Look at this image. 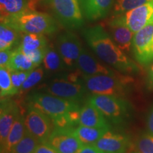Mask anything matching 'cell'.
Masks as SVG:
<instances>
[{"instance_id": "obj_1", "label": "cell", "mask_w": 153, "mask_h": 153, "mask_svg": "<svg viewBox=\"0 0 153 153\" xmlns=\"http://www.w3.org/2000/svg\"><path fill=\"white\" fill-rule=\"evenodd\" d=\"M89 48L104 63L124 74H137L140 68L122 51L101 25L85 28L82 31Z\"/></svg>"}, {"instance_id": "obj_2", "label": "cell", "mask_w": 153, "mask_h": 153, "mask_svg": "<svg viewBox=\"0 0 153 153\" xmlns=\"http://www.w3.org/2000/svg\"><path fill=\"white\" fill-rule=\"evenodd\" d=\"M1 23L8 25L22 33L50 35L58 29V26L51 15L37 11H30L9 18L2 19Z\"/></svg>"}, {"instance_id": "obj_3", "label": "cell", "mask_w": 153, "mask_h": 153, "mask_svg": "<svg viewBox=\"0 0 153 153\" xmlns=\"http://www.w3.org/2000/svg\"><path fill=\"white\" fill-rule=\"evenodd\" d=\"M84 83L92 94L111 95L123 97L131 90L133 79L128 74L118 72L115 74L89 76L84 74Z\"/></svg>"}, {"instance_id": "obj_4", "label": "cell", "mask_w": 153, "mask_h": 153, "mask_svg": "<svg viewBox=\"0 0 153 153\" xmlns=\"http://www.w3.org/2000/svg\"><path fill=\"white\" fill-rule=\"evenodd\" d=\"M114 124L120 125L131 118L133 108L123 97L111 95L92 94L88 100Z\"/></svg>"}, {"instance_id": "obj_5", "label": "cell", "mask_w": 153, "mask_h": 153, "mask_svg": "<svg viewBox=\"0 0 153 153\" xmlns=\"http://www.w3.org/2000/svg\"><path fill=\"white\" fill-rule=\"evenodd\" d=\"M27 100L28 105L41 111L52 120L60 117L71 111L80 108L79 103L45 92L30 94Z\"/></svg>"}, {"instance_id": "obj_6", "label": "cell", "mask_w": 153, "mask_h": 153, "mask_svg": "<svg viewBox=\"0 0 153 153\" xmlns=\"http://www.w3.org/2000/svg\"><path fill=\"white\" fill-rule=\"evenodd\" d=\"M50 7L59 22L70 30L83 26L84 17L79 0H48Z\"/></svg>"}, {"instance_id": "obj_7", "label": "cell", "mask_w": 153, "mask_h": 153, "mask_svg": "<svg viewBox=\"0 0 153 153\" xmlns=\"http://www.w3.org/2000/svg\"><path fill=\"white\" fill-rule=\"evenodd\" d=\"M24 124L26 132L40 143H47L55 128L52 119L47 114L29 105L24 116Z\"/></svg>"}, {"instance_id": "obj_8", "label": "cell", "mask_w": 153, "mask_h": 153, "mask_svg": "<svg viewBox=\"0 0 153 153\" xmlns=\"http://www.w3.org/2000/svg\"><path fill=\"white\" fill-rule=\"evenodd\" d=\"M131 49L140 65L146 66L153 62V24L134 34Z\"/></svg>"}, {"instance_id": "obj_9", "label": "cell", "mask_w": 153, "mask_h": 153, "mask_svg": "<svg viewBox=\"0 0 153 153\" xmlns=\"http://www.w3.org/2000/svg\"><path fill=\"white\" fill-rule=\"evenodd\" d=\"M82 43L78 36L70 30L59 34L56 39V49L66 68L73 69L82 52Z\"/></svg>"}, {"instance_id": "obj_10", "label": "cell", "mask_w": 153, "mask_h": 153, "mask_svg": "<svg viewBox=\"0 0 153 153\" xmlns=\"http://www.w3.org/2000/svg\"><path fill=\"white\" fill-rule=\"evenodd\" d=\"M46 93L79 103L87 94L88 89L83 81L74 82L68 79L53 80L45 88Z\"/></svg>"}, {"instance_id": "obj_11", "label": "cell", "mask_w": 153, "mask_h": 153, "mask_svg": "<svg viewBox=\"0 0 153 153\" xmlns=\"http://www.w3.org/2000/svg\"><path fill=\"white\" fill-rule=\"evenodd\" d=\"M113 17L126 25L135 33L145 26L153 24V1Z\"/></svg>"}, {"instance_id": "obj_12", "label": "cell", "mask_w": 153, "mask_h": 153, "mask_svg": "<svg viewBox=\"0 0 153 153\" xmlns=\"http://www.w3.org/2000/svg\"><path fill=\"white\" fill-rule=\"evenodd\" d=\"M47 143L58 153H75L83 145L72 128H55Z\"/></svg>"}, {"instance_id": "obj_13", "label": "cell", "mask_w": 153, "mask_h": 153, "mask_svg": "<svg viewBox=\"0 0 153 153\" xmlns=\"http://www.w3.org/2000/svg\"><path fill=\"white\" fill-rule=\"evenodd\" d=\"M20 114V108L14 100L9 98L1 99V106H0L1 149H2L4 146L11 127Z\"/></svg>"}, {"instance_id": "obj_14", "label": "cell", "mask_w": 153, "mask_h": 153, "mask_svg": "<svg viewBox=\"0 0 153 153\" xmlns=\"http://www.w3.org/2000/svg\"><path fill=\"white\" fill-rule=\"evenodd\" d=\"M76 68L84 74L89 76L115 74L119 72L100 62L85 48H83L76 62Z\"/></svg>"}, {"instance_id": "obj_15", "label": "cell", "mask_w": 153, "mask_h": 153, "mask_svg": "<svg viewBox=\"0 0 153 153\" xmlns=\"http://www.w3.org/2000/svg\"><path fill=\"white\" fill-rule=\"evenodd\" d=\"M94 145L104 153H126L131 141L127 135L108 130Z\"/></svg>"}, {"instance_id": "obj_16", "label": "cell", "mask_w": 153, "mask_h": 153, "mask_svg": "<svg viewBox=\"0 0 153 153\" xmlns=\"http://www.w3.org/2000/svg\"><path fill=\"white\" fill-rule=\"evenodd\" d=\"M106 29L116 45L124 52H129L135 33L126 25L114 17L107 22Z\"/></svg>"}, {"instance_id": "obj_17", "label": "cell", "mask_w": 153, "mask_h": 153, "mask_svg": "<svg viewBox=\"0 0 153 153\" xmlns=\"http://www.w3.org/2000/svg\"><path fill=\"white\" fill-rule=\"evenodd\" d=\"M79 125L110 129V125L107 118L94 105L89 101H87L83 106L80 108Z\"/></svg>"}, {"instance_id": "obj_18", "label": "cell", "mask_w": 153, "mask_h": 153, "mask_svg": "<svg viewBox=\"0 0 153 153\" xmlns=\"http://www.w3.org/2000/svg\"><path fill=\"white\" fill-rule=\"evenodd\" d=\"M115 0H79L85 18L89 21L104 19L114 5Z\"/></svg>"}, {"instance_id": "obj_19", "label": "cell", "mask_w": 153, "mask_h": 153, "mask_svg": "<svg viewBox=\"0 0 153 153\" xmlns=\"http://www.w3.org/2000/svg\"><path fill=\"white\" fill-rule=\"evenodd\" d=\"M41 0H0L1 20L30 11H36Z\"/></svg>"}, {"instance_id": "obj_20", "label": "cell", "mask_w": 153, "mask_h": 153, "mask_svg": "<svg viewBox=\"0 0 153 153\" xmlns=\"http://www.w3.org/2000/svg\"><path fill=\"white\" fill-rule=\"evenodd\" d=\"M26 133L24 117L20 114L11 127L4 146L1 149V153L10 152L12 148L24 137Z\"/></svg>"}, {"instance_id": "obj_21", "label": "cell", "mask_w": 153, "mask_h": 153, "mask_svg": "<svg viewBox=\"0 0 153 153\" xmlns=\"http://www.w3.org/2000/svg\"><path fill=\"white\" fill-rule=\"evenodd\" d=\"M108 130L79 125L73 128L72 131L83 145H94Z\"/></svg>"}, {"instance_id": "obj_22", "label": "cell", "mask_w": 153, "mask_h": 153, "mask_svg": "<svg viewBox=\"0 0 153 153\" xmlns=\"http://www.w3.org/2000/svg\"><path fill=\"white\" fill-rule=\"evenodd\" d=\"M10 71H30L36 67L32 60L17 47L14 50L12 56L7 65Z\"/></svg>"}, {"instance_id": "obj_23", "label": "cell", "mask_w": 153, "mask_h": 153, "mask_svg": "<svg viewBox=\"0 0 153 153\" xmlns=\"http://www.w3.org/2000/svg\"><path fill=\"white\" fill-rule=\"evenodd\" d=\"M48 45L45 35L35 33H24L21 38L19 48L23 52L44 48Z\"/></svg>"}, {"instance_id": "obj_24", "label": "cell", "mask_w": 153, "mask_h": 153, "mask_svg": "<svg viewBox=\"0 0 153 153\" xmlns=\"http://www.w3.org/2000/svg\"><path fill=\"white\" fill-rule=\"evenodd\" d=\"M44 70L51 72H60L66 68L58 51L53 46H48L43 60Z\"/></svg>"}, {"instance_id": "obj_25", "label": "cell", "mask_w": 153, "mask_h": 153, "mask_svg": "<svg viewBox=\"0 0 153 153\" xmlns=\"http://www.w3.org/2000/svg\"><path fill=\"white\" fill-rule=\"evenodd\" d=\"M18 30L8 25L1 23L0 25V51L11 50L19 41Z\"/></svg>"}, {"instance_id": "obj_26", "label": "cell", "mask_w": 153, "mask_h": 153, "mask_svg": "<svg viewBox=\"0 0 153 153\" xmlns=\"http://www.w3.org/2000/svg\"><path fill=\"white\" fill-rule=\"evenodd\" d=\"M11 77V71L7 67L0 68V95L1 99L16 94Z\"/></svg>"}, {"instance_id": "obj_27", "label": "cell", "mask_w": 153, "mask_h": 153, "mask_svg": "<svg viewBox=\"0 0 153 153\" xmlns=\"http://www.w3.org/2000/svg\"><path fill=\"white\" fill-rule=\"evenodd\" d=\"M40 142L26 132L24 137L15 145L9 153H33Z\"/></svg>"}, {"instance_id": "obj_28", "label": "cell", "mask_w": 153, "mask_h": 153, "mask_svg": "<svg viewBox=\"0 0 153 153\" xmlns=\"http://www.w3.org/2000/svg\"><path fill=\"white\" fill-rule=\"evenodd\" d=\"M153 0H116L114 5V16L124 14L128 11L147 4Z\"/></svg>"}, {"instance_id": "obj_29", "label": "cell", "mask_w": 153, "mask_h": 153, "mask_svg": "<svg viewBox=\"0 0 153 153\" xmlns=\"http://www.w3.org/2000/svg\"><path fill=\"white\" fill-rule=\"evenodd\" d=\"M44 76V68L37 67L30 71L27 79L25 80L19 93H25L38 85Z\"/></svg>"}, {"instance_id": "obj_30", "label": "cell", "mask_w": 153, "mask_h": 153, "mask_svg": "<svg viewBox=\"0 0 153 153\" xmlns=\"http://www.w3.org/2000/svg\"><path fill=\"white\" fill-rule=\"evenodd\" d=\"M137 153H153V135L144 134L136 143Z\"/></svg>"}, {"instance_id": "obj_31", "label": "cell", "mask_w": 153, "mask_h": 153, "mask_svg": "<svg viewBox=\"0 0 153 153\" xmlns=\"http://www.w3.org/2000/svg\"><path fill=\"white\" fill-rule=\"evenodd\" d=\"M30 71H30H11V81L17 94H19L21 87L25 80L27 79Z\"/></svg>"}, {"instance_id": "obj_32", "label": "cell", "mask_w": 153, "mask_h": 153, "mask_svg": "<svg viewBox=\"0 0 153 153\" xmlns=\"http://www.w3.org/2000/svg\"><path fill=\"white\" fill-rule=\"evenodd\" d=\"M48 46L46 48H44L37 49L35 50V51H28V52L24 53L32 60V62L34 63V65L37 68V67H39L40 65L43 62V58L45 57V53H46Z\"/></svg>"}, {"instance_id": "obj_33", "label": "cell", "mask_w": 153, "mask_h": 153, "mask_svg": "<svg viewBox=\"0 0 153 153\" xmlns=\"http://www.w3.org/2000/svg\"><path fill=\"white\" fill-rule=\"evenodd\" d=\"M14 50H5L0 51V68L7 67L11 57L12 56Z\"/></svg>"}, {"instance_id": "obj_34", "label": "cell", "mask_w": 153, "mask_h": 153, "mask_svg": "<svg viewBox=\"0 0 153 153\" xmlns=\"http://www.w3.org/2000/svg\"><path fill=\"white\" fill-rule=\"evenodd\" d=\"M33 153H58L48 143H40Z\"/></svg>"}, {"instance_id": "obj_35", "label": "cell", "mask_w": 153, "mask_h": 153, "mask_svg": "<svg viewBox=\"0 0 153 153\" xmlns=\"http://www.w3.org/2000/svg\"><path fill=\"white\" fill-rule=\"evenodd\" d=\"M75 153H104L94 145H83Z\"/></svg>"}, {"instance_id": "obj_36", "label": "cell", "mask_w": 153, "mask_h": 153, "mask_svg": "<svg viewBox=\"0 0 153 153\" xmlns=\"http://www.w3.org/2000/svg\"><path fill=\"white\" fill-rule=\"evenodd\" d=\"M146 85H147V88H148L149 90H152L153 89V62L148 70V76H147Z\"/></svg>"}, {"instance_id": "obj_37", "label": "cell", "mask_w": 153, "mask_h": 153, "mask_svg": "<svg viewBox=\"0 0 153 153\" xmlns=\"http://www.w3.org/2000/svg\"><path fill=\"white\" fill-rule=\"evenodd\" d=\"M147 127L148 133L153 135V106L151 107L147 118Z\"/></svg>"}]
</instances>
